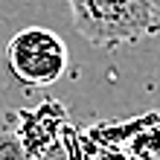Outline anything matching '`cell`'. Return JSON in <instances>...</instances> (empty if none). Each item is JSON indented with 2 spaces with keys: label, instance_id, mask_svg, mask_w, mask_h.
<instances>
[{
  "label": "cell",
  "instance_id": "1",
  "mask_svg": "<svg viewBox=\"0 0 160 160\" xmlns=\"http://www.w3.org/2000/svg\"><path fill=\"white\" fill-rule=\"evenodd\" d=\"M67 3L76 32L102 50H117L160 35L157 0H67Z\"/></svg>",
  "mask_w": 160,
  "mask_h": 160
},
{
  "label": "cell",
  "instance_id": "6",
  "mask_svg": "<svg viewBox=\"0 0 160 160\" xmlns=\"http://www.w3.org/2000/svg\"><path fill=\"white\" fill-rule=\"evenodd\" d=\"M157 6H160V0H157Z\"/></svg>",
  "mask_w": 160,
  "mask_h": 160
},
{
  "label": "cell",
  "instance_id": "3",
  "mask_svg": "<svg viewBox=\"0 0 160 160\" xmlns=\"http://www.w3.org/2000/svg\"><path fill=\"white\" fill-rule=\"evenodd\" d=\"M6 122L32 157L44 154L50 146H55L64 137V131L70 128L67 108L58 99H47L32 111H12V114H6Z\"/></svg>",
  "mask_w": 160,
  "mask_h": 160
},
{
  "label": "cell",
  "instance_id": "4",
  "mask_svg": "<svg viewBox=\"0 0 160 160\" xmlns=\"http://www.w3.org/2000/svg\"><path fill=\"white\" fill-rule=\"evenodd\" d=\"M0 160H35L26 146L18 140V134L12 128H3L0 131Z\"/></svg>",
  "mask_w": 160,
  "mask_h": 160
},
{
  "label": "cell",
  "instance_id": "5",
  "mask_svg": "<svg viewBox=\"0 0 160 160\" xmlns=\"http://www.w3.org/2000/svg\"><path fill=\"white\" fill-rule=\"evenodd\" d=\"M35 160H76V152H73V146H70L67 131H64V137L58 140V143H55V146H50L44 154H38Z\"/></svg>",
  "mask_w": 160,
  "mask_h": 160
},
{
  "label": "cell",
  "instance_id": "2",
  "mask_svg": "<svg viewBox=\"0 0 160 160\" xmlns=\"http://www.w3.org/2000/svg\"><path fill=\"white\" fill-rule=\"evenodd\" d=\"M6 64L18 82L29 88H50L64 76L70 52L58 32L47 26H26L9 38Z\"/></svg>",
  "mask_w": 160,
  "mask_h": 160
}]
</instances>
